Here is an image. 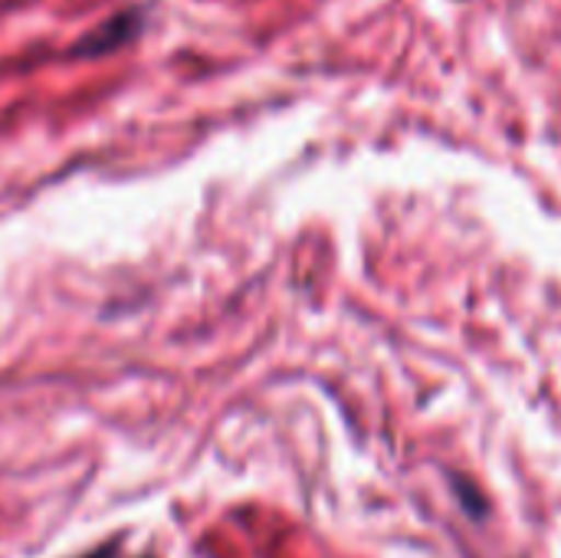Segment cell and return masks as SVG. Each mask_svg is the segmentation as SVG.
<instances>
[{
	"instance_id": "6da1fadb",
	"label": "cell",
	"mask_w": 561,
	"mask_h": 558,
	"mask_svg": "<svg viewBox=\"0 0 561 558\" xmlns=\"http://www.w3.org/2000/svg\"><path fill=\"white\" fill-rule=\"evenodd\" d=\"M141 23H145V10H138V7H131V10H122V13H115V16H108L102 26H95L79 46H76V53H82V56H105V53H115L118 46H125L131 36H138V30H141Z\"/></svg>"
},
{
	"instance_id": "7a4b0ae2",
	"label": "cell",
	"mask_w": 561,
	"mask_h": 558,
	"mask_svg": "<svg viewBox=\"0 0 561 558\" xmlns=\"http://www.w3.org/2000/svg\"><path fill=\"white\" fill-rule=\"evenodd\" d=\"M82 558H118V546H102V549H95V553Z\"/></svg>"
}]
</instances>
